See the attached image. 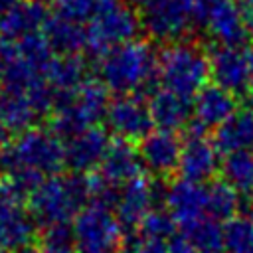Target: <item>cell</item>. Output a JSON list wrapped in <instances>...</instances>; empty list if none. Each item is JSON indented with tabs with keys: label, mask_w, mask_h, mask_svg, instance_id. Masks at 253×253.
<instances>
[{
	"label": "cell",
	"mask_w": 253,
	"mask_h": 253,
	"mask_svg": "<svg viewBox=\"0 0 253 253\" xmlns=\"http://www.w3.org/2000/svg\"><path fill=\"white\" fill-rule=\"evenodd\" d=\"M95 2L97 0H59L55 14L57 16H63L67 20H73V22L83 24V22H89L91 20Z\"/></svg>",
	"instance_id": "obj_33"
},
{
	"label": "cell",
	"mask_w": 253,
	"mask_h": 253,
	"mask_svg": "<svg viewBox=\"0 0 253 253\" xmlns=\"http://www.w3.org/2000/svg\"><path fill=\"white\" fill-rule=\"evenodd\" d=\"M154 188L152 180H146L144 176H138L125 186H121L119 200L115 206V215L123 227V233H134L138 231L142 219L154 210Z\"/></svg>",
	"instance_id": "obj_15"
},
{
	"label": "cell",
	"mask_w": 253,
	"mask_h": 253,
	"mask_svg": "<svg viewBox=\"0 0 253 253\" xmlns=\"http://www.w3.org/2000/svg\"><path fill=\"white\" fill-rule=\"evenodd\" d=\"M148 109L152 117V125L156 130L176 132L186 130L190 125V119L194 115L192 111V99L182 97L170 89H156L148 99Z\"/></svg>",
	"instance_id": "obj_18"
},
{
	"label": "cell",
	"mask_w": 253,
	"mask_h": 253,
	"mask_svg": "<svg viewBox=\"0 0 253 253\" xmlns=\"http://www.w3.org/2000/svg\"><path fill=\"white\" fill-rule=\"evenodd\" d=\"M210 79V53L200 43L184 40L158 53V81L164 89L194 99Z\"/></svg>",
	"instance_id": "obj_5"
},
{
	"label": "cell",
	"mask_w": 253,
	"mask_h": 253,
	"mask_svg": "<svg viewBox=\"0 0 253 253\" xmlns=\"http://www.w3.org/2000/svg\"><path fill=\"white\" fill-rule=\"evenodd\" d=\"M36 2H40V4H43V6H47V4H57L59 0H36Z\"/></svg>",
	"instance_id": "obj_41"
},
{
	"label": "cell",
	"mask_w": 253,
	"mask_h": 253,
	"mask_svg": "<svg viewBox=\"0 0 253 253\" xmlns=\"http://www.w3.org/2000/svg\"><path fill=\"white\" fill-rule=\"evenodd\" d=\"M196 0H148L138 16L144 34L158 43L184 42L196 26Z\"/></svg>",
	"instance_id": "obj_6"
},
{
	"label": "cell",
	"mask_w": 253,
	"mask_h": 253,
	"mask_svg": "<svg viewBox=\"0 0 253 253\" xmlns=\"http://www.w3.org/2000/svg\"><path fill=\"white\" fill-rule=\"evenodd\" d=\"M249 95H251V107H253V83H251V93Z\"/></svg>",
	"instance_id": "obj_43"
},
{
	"label": "cell",
	"mask_w": 253,
	"mask_h": 253,
	"mask_svg": "<svg viewBox=\"0 0 253 253\" xmlns=\"http://www.w3.org/2000/svg\"><path fill=\"white\" fill-rule=\"evenodd\" d=\"M38 119L40 115L34 109L32 101L26 97V93H10L0 89V121L12 132L22 134L34 128Z\"/></svg>",
	"instance_id": "obj_26"
},
{
	"label": "cell",
	"mask_w": 253,
	"mask_h": 253,
	"mask_svg": "<svg viewBox=\"0 0 253 253\" xmlns=\"http://www.w3.org/2000/svg\"><path fill=\"white\" fill-rule=\"evenodd\" d=\"M47 18V6L36 0H18V4L0 18V43H14L32 34H40Z\"/></svg>",
	"instance_id": "obj_17"
},
{
	"label": "cell",
	"mask_w": 253,
	"mask_h": 253,
	"mask_svg": "<svg viewBox=\"0 0 253 253\" xmlns=\"http://www.w3.org/2000/svg\"><path fill=\"white\" fill-rule=\"evenodd\" d=\"M4 200H10V194H8V184H6V180L0 176V202H4Z\"/></svg>",
	"instance_id": "obj_39"
},
{
	"label": "cell",
	"mask_w": 253,
	"mask_h": 253,
	"mask_svg": "<svg viewBox=\"0 0 253 253\" xmlns=\"http://www.w3.org/2000/svg\"><path fill=\"white\" fill-rule=\"evenodd\" d=\"M12 45H14L16 53L32 69H36L42 75L47 73V69H49L55 53L51 51V47H49L47 40L43 38V34H32V36H28V38H24L20 42H14Z\"/></svg>",
	"instance_id": "obj_30"
},
{
	"label": "cell",
	"mask_w": 253,
	"mask_h": 253,
	"mask_svg": "<svg viewBox=\"0 0 253 253\" xmlns=\"http://www.w3.org/2000/svg\"><path fill=\"white\" fill-rule=\"evenodd\" d=\"M168 249H170V253H198L184 237H176V239H172L170 243H168Z\"/></svg>",
	"instance_id": "obj_36"
},
{
	"label": "cell",
	"mask_w": 253,
	"mask_h": 253,
	"mask_svg": "<svg viewBox=\"0 0 253 253\" xmlns=\"http://www.w3.org/2000/svg\"><path fill=\"white\" fill-rule=\"evenodd\" d=\"M107 130L113 132L121 140H142L146 134L152 132V117L148 109V101L138 95H121L115 97L109 105L107 117Z\"/></svg>",
	"instance_id": "obj_11"
},
{
	"label": "cell",
	"mask_w": 253,
	"mask_h": 253,
	"mask_svg": "<svg viewBox=\"0 0 253 253\" xmlns=\"http://www.w3.org/2000/svg\"><path fill=\"white\" fill-rule=\"evenodd\" d=\"M91 204L89 174H55L45 178L30 196L28 208L38 225L69 223Z\"/></svg>",
	"instance_id": "obj_2"
},
{
	"label": "cell",
	"mask_w": 253,
	"mask_h": 253,
	"mask_svg": "<svg viewBox=\"0 0 253 253\" xmlns=\"http://www.w3.org/2000/svg\"><path fill=\"white\" fill-rule=\"evenodd\" d=\"M2 71H4V57H2V49H0V79H2Z\"/></svg>",
	"instance_id": "obj_42"
},
{
	"label": "cell",
	"mask_w": 253,
	"mask_h": 253,
	"mask_svg": "<svg viewBox=\"0 0 253 253\" xmlns=\"http://www.w3.org/2000/svg\"><path fill=\"white\" fill-rule=\"evenodd\" d=\"M184 140L176 132L152 130L138 142V156L142 168L156 178H166L178 172Z\"/></svg>",
	"instance_id": "obj_13"
},
{
	"label": "cell",
	"mask_w": 253,
	"mask_h": 253,
	"mask_svg": "<svg viewBox=\"0 0 253 253\" xmlns=\"http://www.w3.org/2000/svg\"><path fill=\"white\" fill-rule=\"evenodd\" d=\"M130 253H170L166 241L148 239V237H136L130 243Z\"/></svg>",
	"instance_id": "obj_34"
},
{
	"label": "cell",
	"mask_w": 253,
	"mask_h": 253,
	"mask_svg": "<svg viewBox=\"0 0 253 253\" xmlns=\"http://www.w3.org/2000/svg\"><path fill=\"white\" fill-rule=\"evenodd\" d=\"M42 32L55 55H79L87 45V28L57 14L47 18Z\"/></svg>",
	"instance_id": "obj_22"
},
{
	"label": "cell",
	"mask_w": 253,
	"mask_h": 253,
	"mask_svg": "<svg viewBox=\"0 0 253 253\" xmlns=\"http://www.w3.org/2000/svg\"><path fill=\"white\" fill-rule=\"evenodd\" d=\"M10 136H12V130H10V128L0 121V150H2V148H6V146L12 142V140H10Z\"/></svg>",
	"instance_id": "obj_37"
},
{
	"label": "cell",
	"mask_w": 253,
	"mask_h": 253,
	"mask_svg": "<svg viewBox=\"0 0 253 253\" xmlns=\"http://www.w3.org/2000/svg\"><path fill=\"white\" fill-rule=\"evenodd\" d=\"M111 101L109 89L97 79H87L75 93L69 95L71 107L89 126H97L99 121H105Z\"/></svg>",
	"instance_id": "obj_23"
},
{
	"label": "cell",
	"mask_w": 253,
	"mask_h": 253,
	"mask_svg": "<svg viewBox=\"0 0 253 253\" xmlns=\"http://www.w3.org/2000/svg\"><path fill=\"white\" fill-rule=\"evenodd\" d=\"M210 77L211 83L235 97L249 95L253 83V49L217 45L210 51Z\"/></svg>",
	"instance_id": "obj_9"
},
{
	"label": "cell",
	"mask_w": 253,
	"mask_h": 253,
	"mask_svg": "<svg viewBox=\"0 0 253 253\" xmlns=\"http://www.w3.org/2000/svg\"><path fill=\"white\" fill-rule=\"evenodd\" d=\"M166 210L180 223L208 215V186L186 178H176L166 186Z\"/></svg>",
	"instance_id": "obj_16"
},
{
	"label": "cell",
	"mask_w": 253,
	"mask_h": 253,
	"mask_svg": "<svg viewBox=\"0 0 253 253\" xmlns=\"http://www.w3.org/2000/svg\"><path fill=\"white\" fill-rule=\"evenodd\" d=\"M32 253H77L71 223H53L42 227Z\"/></svg>",
	"instance_id": "obj_31"
},
{
	"label": "cell",
	"mask_w": 253,
	"mask_h": 253,
	"mask_svg": "<svg viewBox=\"0 0 253 253\" xmlns=\"http://www.w3.org/2000/svg\"><path fill=\"white\" fill-rule=\"evenodd\" d=\"M182 237L198 253H217L223 249V225L211 215H202L178 225Z\"/></svg>",
	"instance_id": "obj_25"
},
{
	"label": "cell",
	"mask_w": 253,
	"mask_h": 253,
	"mask_svg": "<svg viewBox=\"0 0 253 253\" xmlns=\"http://www.w3.org/2000/svg\"><path fill=\"white\" fill-rule=\"evenodd\" d=\"M18 4V0H0V18L12 8V6H16Z\"/></svg>",
	"instance_id": "obj_38"
},
{
	"label": "cell",
	"mask_w": 253,
	"mask_h": 253,
	"mask_svg": "<svg viewBox=\"0 0 253 253\" xmlns=\"http://www.w3.org/2000/svg\"><path fill=\"white\" fill-rule=\"evenodd\" d=\"M176 229H178V221L174 219V215L164 208H154L142 219L138 233H140V237L166 241V239H172L176 235Z\"/></svg>",
	"instance_id": "obj_32"
},
{
	"label": "cell",
	"mask_w": 253,
	"mask_h": 253,
	"mask_svg": "<svg viewBox=\"0 0 253 253\" xmlns=\"http://www.w3.org/2000/svg\"><path fill=\"white\" fill-rule=\"evenodd\" d=\"M45 79L55 93H75L87 81V59L81 55H55Z\"/></svg>",
	"instance_id": "obj_24"
},
{
	"label": "cell",
	"mask_w": 253,
	"mask_h": 253,
	"mask_svg": "<svg viewBox=\"0 0 253 253\" xmlns=\"http://www.w3.org/2000/svg\"><path fill=\"white\" fill-rule=\"evenodd\" d=\"M239 8H241L243 22H245V28L249 32V38L253 40V0H239Z\"/></svg>",
	"instance_id": "obj_35"
},
{
	"label": "cell",
	"mask_w": 253,
	"mask_h": 253,
	"mask_svg": "<svg viewBox=\"0 0 253 253\" xmlns=\"http://www.w3.org/2000/svg\"><path fill=\"white\" fill-rule=\"evenodd\" d=\"M225 253H253V213H239L223 223Z\"/></svg>",
	"instance_id": "obj_29"
},
{
	"label": "cell",
	"mask_w": 253,
	"mask_h": 253,
	"mask_svg": "<svg viewBox=\"0 0 253 253\" xmlns=\"http://www.w3.org/2000/svg\"><path fill=\"white\" fill-rule=\"evenodd\" d=\"M140 28V16L125 0H97L87 22L89 59L99 63L113 47L134 42Z\"/></svg>",
	"instance_id": "obj_4"
},
{
	"label": "cell",
	"mask_w": 253,
	"mask_h": 253,
	"mask_svg": "<svg viewBox=\"0 0 253 253\" xmlns=\"http://www.w3.org/2000/svg\"><path fill=\"white\" fill-rule=\"evenodd\" d=\"M211 140L223 156L229 152L253 150V107L247 105L237 109L221 126L215 128Z\"/></svg>",
	"instance_id": "obj_21"
},
{
	"label": "cell",
	"mask_w": 253,
	"mask_h": 253,
	"mask_svg": "<svg viewBox=\"0 0 253 253\" xmlns=\"http://www.w3.org/2000/svg\"><path fill=\"white\" fill-rule=\"evenodd\" d=\"M77 253H117L125 233L113 210L89 204L71 223Z\"/></svg>",
	"instance_id": "obj_7"
},
{
	"label": "cell",
	"mask_w": 253,
	"mask_h": 253,
	"mask_svg": "<svg viewBox=\"0 0 253 253\" xmlns=\"http://www.w3.org/2000/svg\"><path fill=\"white\" fill-rule=\"evenodd\" d=\"M38 241V221L30 208L18 200L0 202V249L24 253Z\"/></svg>",
	"instance_id": "obj_12"
},
{
	"label": "cell",
	"mask_w": 253,
	"mask_h": 253,
	"mask_svg": "<svg viewBox=\"0 0 253 253\" xmlns=\"http://www.w3.org/2000/svg\"><path fill=\"white\" fill-rule=\"evenodd\" d=\"M140 170H142V162L138 156V148L128 140L115 138V140H111V146H109L97 174L103 180H107L109 184L121 188L126 182L138 178Z\"/></svg>",
	"instance_id": "obj_20"
},
{
	"label": "cell",
	"mask_w": 253,
	"mask_h": 253,
	"mask_svg": "<svg viewBox=\"0 0 253 253\" xmlns=\"http://www.w3.org/2000/svg\"><path fill=\"white\" fill-rule=\"evenodd\" d=\"M239 211V194L223 180L208 184V215L217 221H229Z\"/></svg>",
	"instance_id": "obj_28"
},
{
	"label": "cell",
	"mask_w": 253,
	"mask_h": 253,
	"mask_svg": "<svg viewBox=\"0 0 253 253\" xmlns=\"http://www.w3.org/2000/svg\"><path fill=\"white\" fill-rule=\"evenodd\" d=\"M99 81L115 93L121 95H138L154 93L158 81V53L150 43L134 40L123 45L113 47L99 61Z\"/></svg>",
	"instance_id": "obj_1"
},
{
	"label": "cell",
	"mask_w": 253,
	"mask_h": 253,
	"mask_svg": "<svg viewBox=\"0 0 253 253\" xmlns=\"http://www.w3.org/2000/svg\"><path fill=\"white\" fill-rule=\"evenodd\" d=\"M109 146V130L99 125L91 126L65 140V166L75 174H93L99 170Z\"/></svg>",
	"instance_id": "obj_14"
},
{
	"label": "cell",
	"mask_w": 253,
	"mask_h": 253,
	"mask_svg": "<svg viewBox=\"0 0 253 253\" xmlns=\"http://www.w3.org/2000/svg\"><path fill=\"white\" fill-rule=\"evenodd\" d=\"M0 253H8V251H4V249H0Z\"/></svg>",
	"instance_id": "obj_44"
},
{
	"label": "cell",
	"mask_w": 253,
	"mask_h": 253,
	"mask_svg": "<svg viewBox=\"0 0 253 253\" xmlns=\"http://www.w3.org/2000/svg\"><path fill=\"white\" fill-rule=\"evenodd\" d=\"M221 180L231 186L239 196L253 192V150L229 152L219 164Z\"/></svg>",
	"instance_id": "obj_27"
},
{
	"label": "cell",
	"mask_w": 253,
	"mask_h": 253,
	"mask_svg": "<svg viewBox=\"0 0 253 253\" xmlns=\"http://www.w3.org/2000/svg\"><path fill=\"white\" fill-rule=\"evenodd\" d=\"M219 150L215 148L213 140L206 136V130L200 125H188L186 126V136H184V146H182V156L178 164V174L180 178L192 180V182H208L215 176L219 170Z\"/></svg>",
	"instance_id": "obj_10"
},
{
	"label": "cell",
	"mask_w": 253,
	"mask_h": 253,
	"mask_svg": "<svg viewBox=\"0 0 253 253\" xmlns=\"http://www.w3.org/2000/svg\"><path fill=\"white\" fill-rule=\"evenodd\" d=\"M65 166V142L49 128L34 126L18 134L0 150V176L6 178L16 170H32L43 178L55 176Z\"/></svg>",
	"instance_id": "obj_3"
},
{
	"label": "cell",
	"mask_w": 253,
	"mask_h": 253,
	"mask_svg": "<svg viewBox=\"0 0 253 253\" xmlns=\"http://www.w3.org/2000/svg\"><path fill=\"white\" fill-rule=\"evenodd\" d=\"M196 26L208 30V34L223 47H245L249 32L243 22L239 2L233 0H196Z\"/></svg>",
	"instance_id": "obj_8"
},
{
	"label": "cell",
	"mask_w": 253,
	"mask_h": 253,
	"mask_svg": "<svg viewBox=\"0 0 253 253\" xmlns=\"http://www.w3.org/2000/svg\"><path fill=\"white\" fill-rule=\"evenodd\" d=\"M237 109V97L215 83H208L192 101L194 123L204 130L221 126Z\"/></svg>",
	"instance_id": "obj_19"
},
{
	"label": "cell",
	"mask_w": 253,
	"mask_h": 253,
	"mask_svg": "<svg viewBox=\"0 0 253 253\" xmlns=\"http://www.w3.org/2000/svg\"><path fill=\"white\" fill-rule=\"evenodd\" d=\"M125 2H126V4H130L132 8H142V6H144L148 0H125Z\"/></svg>",
	"instance_id": "obj_40"
}]
</instances>
